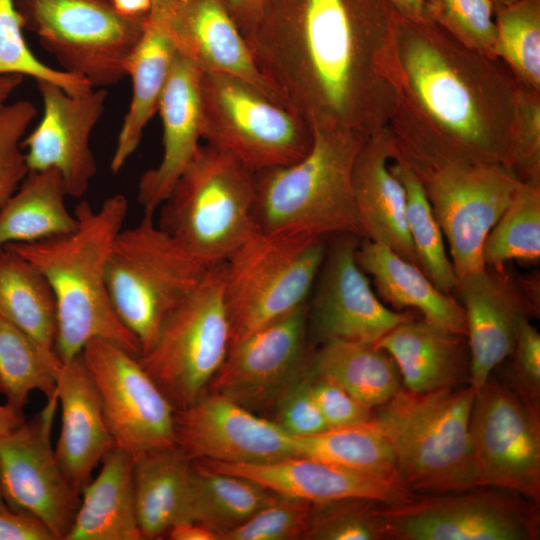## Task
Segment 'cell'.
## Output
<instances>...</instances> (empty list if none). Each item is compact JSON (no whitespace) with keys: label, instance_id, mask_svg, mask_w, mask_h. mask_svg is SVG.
<instances>
[{"label":"cell","instance_id":"6da1fadb","mask_svg":"<svg viewBox=\"0 0 540 540\" xmlns=\"http://www.w3.org/2000/svg\"><path fill=\"white\" fill-rule=\"evenodd\" d=\"M388 0H265L245 36L272 93L312 131L369 137L387 125Z\"/></svg>","mask_w":540,"mask_h":540},{"label":"cell","instance_id":"7a4b0ae2","mask_svg":"<svg viewBox=\"0 0 540 540\" xmlns=\"http://www.w3.org/2000/svg\"><path fill=\"white\" fill-rule=\"evenodd\" d=\"M384 69L392 92L387 126L409 166L466 161L509 168L518 84L499 59L431 20L394 10Z\"/></svg>","mask_w":540,"mask_h":540},{"label":"cell","instance_id":"3957f363","mask_svg":"<svg viewBox=\"0 0 540 540\" xmlns=\"http://www.w3.org/2000/svg\"><path fill=\"white\" fill-rule=\"evenodd\" d=\"M127 211L122 194L107 197L97 209L82 200L74 209L78 225L71 233L5 247L34 264L52 288L57 304L56 353L62 363L95 338L112 341L138 358L141 355L138 339L112 307L106 284L108 257Z\"/></svg>","mask_w":540,"mask_h":540},{"label":"cell","instance_id":"277c9868","mask_svg":"<svg viewBox=\"0 0 540 540\" xmlns=\"http://www.w3.org/2000/svg\"><path fill=\"white\" fill-rule=\"evenodd\" d=\"M471 385L412 392L401 388L376 407L371 423L389 444L396 471L412 492L478 487L470 439Z\"/></svg>","mask_w":540,"mask_h":540},{"label":"cell","instance_id":"5b68a950","mask_svg":"<svg viewBox=\"0 0 540 540\" xmlns=\"http://www.w3.org/2000/svg\"><path fill=\"white\" fill-rule=\"evenodd\" d=\"M368 137L314 131L309 152L299 161L254 173L253 220L266 232H295L363 239L352 184L355 158Z\"/></svg>","mask_w":540,"mask_h":540},{"label":"cell","instance_id":"8992f818","mask_svg":"<svg viewBox=\"0 0 540 540\" xmlns=\"http://www.w3.org/2000/svg\"><path fill=\"white\" fill-rule=\"evenodd\" d=\"M254 172L200 144L160 205L158 225L205 267L225 262L256 229Z\"/></svg>","mask_w":540,"mask_h":540},{"label":"cell","instance_id":"52a82bcc","mask_svg":"<svg viewBox=\"0 0 540 540\" xmlns=\"http://www.w3.org/2000/svg\"><path fill=\"white\" fill-rule=\"evenodd\" d=\"M207 268L155 222L154 213L144 212L138 224L119 232L106 265L107 290L117 317L138 339L141 355Z\"/></svg>","mask_w":540,"mask_h":540},{"label":"cell","instance_id":"ba28073f","mask_svg":"<svg viewBox=\"0 0 540 540\" xmlns=\"http://www.w3.org/2000/svg\"><path fill=\"white\" fill-rule=\"evenodd\" d=\"M328 238L256 228L232 253L224 283L231 344L309 301Z\"/></svg>","mask_w":540,"mask_h":540},{"label":"cell","instance_id":"9c48e42d","mask_svg":"<svg viewBox=\"0 0 540 540\" xmlns=\"http://www.w3.org/2000/svg\"><path fill=\"white\" fill-rule=\"evenodd\" d=\"M201 139L250 171L284 167L311 149V129L260 88L234 76L201 72Z\"/></svg>","mask_w":540,"mask_h":540},{"label":"cell","instance_id":"30bf717a","mask_svg":"<svg viewBox=\"0 0 540 540\" xmlns=\"http://www.w3.org/2000/svg\"><path fill=\"white\" fill-rule=\"evenodd\" d=\"M225 262L207 268L138 359L175 410L208 389L227 356L231 329L224 299Z\"/></svg>","mask_w":540,"mask_h":540},{"label":"cell","instance_id":"8fae6325","mask_svg":"<svg viewBox=\"0 0 540 540\" xmlns=\"http://www.w3.org/2000/svg\"><path fill=\"white\" fill-rule=\"evenodd\" d=\"M23 29L34 33L60 70L93 88L118 84L147 16L120 13L111 0H15Z\"/></svg>","mask_w":540,"mask_h":540},{"label":"cell","instance_id":"7c38bea8","mask_svg":"<svg viewBox=\"0 0 540 540\" xmlns=\"http://www.w3.org/2000/svg\"><path fill=\"white\" fill-rule=\"evenodd\" d=\"M409 167L448 242L458 280L482 270L484 240L511 202L519 178L498 163L449 161Z\"/></svg>","mask_w":540,"mask_h":540},{"label":"cell","instance_id":"4fadbf2b","mask_svg":"<svg viewBox=\"0 0 540 540\" xmlns=\"http://www.w3.org/2000/svg\"><path fill=\"white\" fill-rule=\"evenodd\" d=\"M503 491L475 487L387 505L377 514L386 539L535 540L537 504Z\"/></svg>","mask_w":540,"mask_h":540},{"label":"cell","instance_id":"5bb4252c","mask_svg":"<svg viewBox=\"0 0 540 540\" xmlns=\"http://www.w3.org/2000/svg\"><path fill=\"white\" fill-rule=\"evenodd\" d=\"M539 406L489 380L475 396L470 439L478 487L514 492L540 503Z\"/></svg>","mask_w":540,"mask_h":540},{"label":"cell","instance_id":"9a60e30c","mask_svg":"<svg viewBox=\"0 0 540 540\" xmlns=\"http://www.w3.org/2000/svg\"><path fill=\"white\" fill-rule=\"evenodd\" d=\"M58 397L16 428L0 432V490L11 512L40 521L55 540H65L81 492L61 469L51 445Z\"/></svg>","mask_w":540,"mask_h":540},{"label":"cell","instance_id":"2e32d148","mask_svg":"<svg viewBox=\"0 0 540 540\" xmlns=\"http://www.w3.org/2000/svg\"><path fill=\"white\" fill-rule=\"evenodd\" d=\"M81 355L116 447L132 456L175 447V408L138 357L101 338L87 342Z\"/></svg>","mask_w":540,"mask_h":540},{"label":"cell","instance_id":"e0dca14e","mask_svg":"<svg viewBox=\"0 0 540 540\" xmlns=\"http://www.w3.org/2000/svg\"><path fill=\"white\" fill-rule=\"evenodd\" d=\"M332 238L308 302L309 339L319 345L332 340L376 344L414 316L389 308L377 296L356 260L361 237L340 234Z\"/></svg>","mask_w":540,"mask_h":540},{"label":"cell","instance_id":"ac0fdd59","mask_svg":"<svg viewBox=\"0 0 540 540\" xmlns=\"http://www.w3.org/2000/svg\"><path fill=\"white\" fill-rule=\"evenodd\" d=\"M308 302L231 344L207 391L256 414L272 410L283 390L309 369Z\"/></svg>","mask_w":540,"mask_h":540},{"label":"cell","instance_id":"d6986e66","mask_svg":"<svg viewBox=\"0 0 540 540\" xmlns=\"http://www.w3.org/2000/svg\"><path fill=\"white\" fill-rule=\"evenodd\" d=\"M174 439L191 460L264 464L296 456V437L273 420L211 391L175 410Z\"/></svg>","mask_w":540,"mask_h":540},{"label":"cell","instance_id":"ffe728a7","mask_svg":"<svg viewBox=\"0 0 540 540\" xmlns=\"http://www.w3.org/2000/svg\"><path fill=\"white\" fill-rule=\"evenodd\" d=\"M43 115L22 140L28 171L54 169L61 175L67 194L82 197L97 172L90 147L92 131L104 112L108 91L91 88L72 95L49 81H37Z\"/></svg>","mask_w":540,"mask_h":540},{"label":"cell","instance_id":"44dd1931","mask_svg":"<svg viewBox=\"0 0 540 540\" xmlns=\"http://www.w3.org/2000/svg\"><path fill=\"white\" fill-rule=\"evenodd\" d=\"M454 294L463 307L469 351V385L481 388L514 350L522 323L539 302L502 268L484 267L458 280Z\"/></svg>","mask_w":540,"mask_h":540},{"label":"cell","instance_id":"7402d4cb","mask_svg":"<svg viewBox=\"0 0 540 540\" xmlns=\"http://www.w3.org/2000/svg\"><path fill=\"white\" fill-rule=\"evenodd\" d=\"M194 461L205 469L240 475L278 495L311 503L366 498L393 505L408 502L416 496L399 476L366 472L306 457L294 456L264 464Z\"/></svg>","mask_w":540,"mask_h":540},{"label":"cell","instance_id":"603a6c76","mask_svg":"<svg viewBox=\"0 0 540 540\" xmlns=\"http://www.w3.org/2000/svg\"><path fill=\"white\" fill-rule=\"evenodd\" d=\"M200 70L176 52L157 111L162 121V157L138 182L144 212L155 213L195 156L201 139Z\"/></svg>","mask_w":540,"mask_h":540},{"label":"cell","instance_id":"cb8c5ba5","mask_svg":"<svg viewBox=\"0 0 540 540\" xmlns=\"http://www.w3.org/2000/svg\"><path fill=\"white\" fill-rule=\"evenodd\" d=\"M395 153L387 125L370 135L357 153L352 184L358 219L364 239L418 266L408 231L405 190L390 169Z\"/></svg>","mask_w":540,"mask_h":540},{"label":"cell","instance_id":"d4e9b609","mask_svg":"<svg viewBox=\"0 0 540 540\" xmlns=\"http://www.w3.org/2000/svg\"><path fill=\"white\" fill-rule=\"evenodd\" d=\"M170 30L177 53L200 72L241 78L278 100L258 72L227 0H172Z\"/></svg>","mask_w":540,"mask_h":540},{"label":"cell","instance_id":"484cf974","mask_svg":"<svg viewBox=\"0 0 540 540\" xmlns=\"http://www.w3.org/2000/svg\"><path fill=\"white\" fill-rule=\"evenodd\" d=\"M56 382L62 420L54 452L65 475L82 492L115 443L81 353L62 364Z\"/></svg>","mask_w":540,"mask_h":540},{"label":"cell","instance_id":"4316f807","mask_svg":"<svg viewBox=\"0 0 540 540\" xmlns=\"http://www.w3.org/2000/svg\"><path fill=\"white\" fill-rule=\"evenodd\" d=\"M171 3L172 0H154L142 35L128 59L126 71L132 82V97L110 163L114 174L140 144L171 70L177 52L170 30Z\"/></svg>","mask_w":540,"mask_h":540},{"label":"cell","instance_id":"83f0119b","mask_svg":"<svg viewBox=\"0 0 540 540\" xmlns=\"http://www.w3.org/2000/svg\"><path fill=\"white\" fill-rule=\"evenodd\" d=\"M465 337L413 318L396 325L375 345L395 361L403 388L430 392L469 381Z\"/></svg>","mask_w":540,"mask_h":540},{"label":"cell","instance_id":"f1b7e54d","mask_svg":"<svg viewBox=\"0 0 540 540\" xmlns=\"http://www.w3.org/2000/svg\"><path fill=\"white\" fill-rule=\"evenodd\" d=\"M356 260L372 278L377 296L393 310H417L425 322L466 335L465 314L459 301L438 289L419 266L388 247L364 238L357 248Z\"/></svg>","mask_w":540,"mask_h":540},{"label":"cell","instance_id":"f546056e","mask_svg":"<svg viewBox=\"0 0 540 540\" xmlns=\"http://www.w3.org/2000/svg\"><path fill=\"white\" fill-rule=\"evenodd\" d=\"M96 478L82 490L65 540H143L136 513L133 456L113 447Z\"/></svg>","mask_w":540,"mask_h":540},{"label":"cell","instance_id":"4dcf8cb0","mask_svg":"<svg viewBox=\"0 0 540 540\" xmlns=\"http://www.w3.org/2000/svg\"><path fill=\"white\" fill-rule=\"evenodd\" d=\"M191 470L192 460L176 446L133 456L135 505L143 539L164 538L173 525L187 521Z\"/></svg>","mask_w":540,"mask_h":540},{"label":"cell","instance_id":"1f68e13d","mask_svg":"<svg viewBox=\"0 0 540 540\" xmlns=\"http://www.w3.org/2000/svg\"><path fill=\"white\" fill-rule=\"evenodd\" d=\"M0 316L23 331L59 372L57 304L41 271L22 255L0 252Z\"/></svg>","mask_w":540,"mask_h":540},{"label":"cell","instance_id":"d6a6232c","mask_svg":"<svg viewBox=\"0 0 540 540\" xmlns=\"http://www.w3.org/2000/svg\"><path fill=\"white\" fill-rule=\"evenodd\" d=\"M63 179L54 169L28 171L16 191L0 207V252L10 244L34 243L74 231Z\"/></svg>","mask_w":540,"mask_h":540},{"label":"cell","instance_id":"836d02e7","mask_svg":"<svg viewBox=\"0 0 540 540\" xmlns=\"http://www.w3.org/2000/svg\"><path fill=\"white\" fill-rule=\"evenodd\" d=\"M309 373L333 380L372 409L387 402L402 388L393 358L369 343L332 340L320 344L312 351Z\"/></svg>","mask_w":540,"mask_h":540},{"label":"cell","instance_id":"e575fe53","mask_svg":"<svg viewBox=\"0 0 540 540\" xmlns=\"http://www.w3.org/2000/svg\"><path fill=\"white\" fill-rule=\"evenodd\" d=\"M277 496L246 477L208 470L192 460L186 522L212 529L220 540Z\"/></svg>","mask_w":540,"mask_h":540},{"label":"cell","instance_id":"d590c367","mask_svg":"<svg viewBox=\"0 0 540 540\" xmlns=\"http://www.w3.org/2000/svg\"><path fill=\"white\" fill-rule=\"evenodd\" d=\"M390 169L405 190L408 231L418 266L438 289L454 295L458 278L420 180L397 153L390 162Z\"/></svg>","mask_w":540,"mask_h":540},{"label":"cell","instance_id":"8d00e7d4","mask_svg":"<svg viewBox=\"0 0 540 540\" xmlns=\"http://www.w3.org/2000/svg\"><path fill=\"white\" fill-rule=\"evenodd\" d=\"M296 456L398 476L392 450L371 421L296 437Z\"/></svg>","mask_w":540,"mask_h":540},{"label":"cell","instance_id":"74e56055","mask_svg":"<svg viewBox=\"0 0 540 540\" xmlns=\"http://www.w3.org/2000/svg\"><path fill=\"white\" fill-rule=\"evenodd\" d=\"M540 183L521 182L489 231L482 247L485 267L502 268L511 260L539 261Z\"/></svg>","mask_w":540,"mask_h":540},{"label":"cell","instance_id":"f35d334b","mask_svg":"<svg viewBox=\"0 0 540 540\" xmlns=\"http://www.w3.org/2000/svg\"><path fill=\"white\" fill-rule=\"evenodd\" d=\"M495 57L517 84L540 92V0L495 7Z\"/></svg>","mask_w":540,"mask_h":540},{"label":"cell","instance_id":"ab89813d","mask_svg":"<svg viewBox=\"0 0 540 540\" xmlns=\"http://www.w3.org/2000/svg\"><path fill=\"white\" fill-rule=\"evenodd\" d=\"M57 373L37 345L0 316V394L6 404L23 412L34 390L47 400L57 396Z\"/></svg>","mask_w":540,"mask_h":540},{"label":"cell","instance_id":"60d3db41","mask_svg":"<svg viewBox=\"0 0 540 540\" xmlns=\"http://www.w3.org/2000/svg\"><path fill=\"white\" fill-rule=\"evenodd\" d=\"M15 0H0V76H29L37 81L53 82L69 94L78 95L93 88L79 76L52 68L29 49Z\"/></svg>","mask_w":540,"mask_h":540},{"label":"cell","instance_id":"b9f144b4","mask_svg":"<svg viewBox=\"0 0 540 540\" xmlns=\"http://www.w3.org/2000/svg\"><path fill=\"white\" fill-rule=\"evenodd\" d=\"M379 504L366 498L313 503L303 540L386 539L377 514Z\"/></svg>","mask_w":540,"mask_h":540},{"label":"cell","instance_id":"7bdbcfd3","mask_svg":"<svg viewBox=\"0 0 540 540\" xmlns=\"http://www.w3.org/2000/svg\"><path fill=\"white\" fill-rule=\"evenodd\" d=\"M429 19L464 45L495 57V6L491 0H419Z\"/></svg>","mask_w":540,"mask_h":540},{"label":"cell","instance_id":"ee69618b","mask_svg":"<svg viewBox=\"0 0 540 540\" xmlns=\"http://www.w3.org/2000/svg\"><path fill=\"white\" fill-rule=\"evenodd\" d=\"M313 503L278 495L220 540H298L304 537Z\"/></svg>","mask_w":540,"mask_h":540},{"label":"cell","instance_id":"f6af8a7d","mask_svg":"<svg viewBox=\"0 0 540 540\" xmlns=\"http://www.w3.org/2000/svg\"><path fill=\"white\" fill-rule=\"evenodd\" d=\"M509 168L521 182L540 183V92L518 85Z\"/></svg>","mask_w":540,"mask_h":540},{"label":"cell","instance_id":"bcb514c9","mask_svg":"<svg viewBox=\"0 0 540 540\" xmlns=\"http://www.w3.org/2000/svg\"><path fill=\"white\" fill-rule=\"evenodd\" d=\"M37 109L28 100L0 107V207L28 173L21 142Z\"/></svg>","mask_w":540,"mask_h":540},{"label":"cell","instance_id":"7dc6e473","mask_svg":"<svg viewBox=\"0 0 540 540\" xmlns=\"http://www.w3.org/2000/svg\"><path fill=\"white\" fill-rule=\"evenodd\" d=\"M272 411V420L294 437L329 429L313 396L309 369L283 390Z\"/></svg>","mask_w":540,"mask_h":540},{"label":"cell","instance_id":"c3c4849f","mask_svg":"<svg viewBox=\"0 0 540 540\" xmlns=\"http://www.w3.org/2000/svg\"><path fill=\"white\" fill-rule=\"evenodd\" d=\"M311 387L329 429L355 426L371 421L373 409L361 403L333 380L311 376Z\"/></svg>","mask_w":540,"mask_h":540},{"label":"cell","instance_id":"681fc988","mask_svg":"<svg viewBox=\"0 0 540 540\" xmlns=\"http://www.w3.org/2000/svg\"><path fill=\"white\" fill-rule=\"evenodd\" d=\"M511 356L515 390L539 406L540 334L529 320L522 323Z\"/></svg>","mask_w":540,"mask_h":540},{"label":"cell","instance_id":"f907efd6","mask_svg":"<svg viewBox=\"0 0 540 540\" xmlns=\"http://www.w3.org/2000/svg\"><path fill=\"white\" fill-rule=\"evenodd\" d=\"M0 540H55L38 520L11 511L0 512Z\"/></svg>","mask_w":540,"mask_h":540},{"label":"cell","instance_id":"816d5d0a","mask_svg":"<svg viewBox=\"0 0 540 540\" xmlns=\"http://www.w3.org/2000/svg\"><path fill=\"white\" fill-rule=\"evenodd\" d=\"M238 29L245 38L255 26L265 0H227Z\"/></svg>","mask_w":540,"mask_h":540},{"label":"cell","instance_id":"f5cc1de1","mask_svg":"<svg viewBox=\"0 0 540 540\" xmlns=\"http://www.w3.org/2000/svg\"><path fill=\"white\" fill-rule=\"evenodd\" d=\"M171 540H219L212 529L196 522H181L173 525L166 533Z\"/></svg>","mask_w":540,"mask_h":540},{"label":"cell","instance_id":"db71d44e","mask_svg":"<svg viewBox=\"0 0 540 540\" xmlns=\"http://www.w3.org/2000/svg\"><path fill=\"white\" fill-rule=\"evenodd\" d=\"M400 15L415 20L429 21L426 9L419 0H388Z\"/></svg>","mask_w":540,"mask_h":540},{"label":"cell","instance_id":"11a10c76","mask_svg":"<svg viewBox=\"0 0 540 540\" xmlns=\"http://www.w3.org/2000/svg\"><path fill=\"white\" fill-rule=\"evenodd\" d=\"M114 7L130 17H145L149 14L154 0H111Z\"/></svg>","mask_w":540,"mask_h":540},{"label":"cell","instance_id":"9f6ffc18","mask_svg":"<svg viewBox=\"0 0 540 540\" xmlns=\"http://www.w3.org/2000/svg\"><path fill=\"white\" fill-rule=\"evenodd\" d=\"M25 421L22 411L15 410L9 405H0V432L10 431Z\"/></svg>","mask_w":540,"mask_h":540},{"label":"cell","instance_id":"6f0895ef","mask_svg":"<svg viewBox=\"0 0 540 540\" xmlns=\"http://www.w3.org/2000/svg\"><path fill=\"white\" fill-rule=\"evenodd\" d=\"M23 76L2 75L0 76V107L6 104L7 99L21 85Z\"/></svg>","mask_w":540,"mask_h":540},{"label":"cell","instance_id":"680465c9","mask_svg":"<svg viewBox=\"0 0 540 540\" xmlns=\"http://www.w3.org/2000/svg\"><path fill=\"white\" fill-rule=\"evenodd\" d=\"M493 3H494V6L495 7H498V6H505V5H509L511 3H514L518 0H491Z\"/></svg>","mask_w":540,"mask_h":540},{"label":"cell","instance_id":"91938a15","mask_svg":"<svg viewBox=\"0 0 540 540\" xmlns=\"http://www.w3.org/2000/svg\"><path fill=\"white\" fill-rule=\"evenodd\" d=\"M4 511H10V510L6 506L4 499L2 497V494H1V490H0V512H4Z\"/></svg>","mask_w":540,"mask_h":540}]
</instances>
